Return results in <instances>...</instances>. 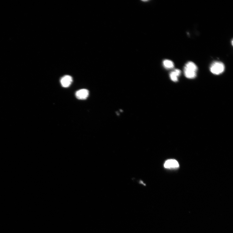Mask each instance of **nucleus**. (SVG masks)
Wrapping results in <instances>:
<instances>
[{
    "label": "nucleus",
    "instance_id": "1",
    "mask_svg": "<svg viewBox=\"0 0 233 233\" xmlns=\"http://www.w3.org/2000/svg\"><path fill=\"white\" fill-rule=\"evenodd\" d=\"M198 67L195 63L189 62L185 65L184 68V75L186 78L193 79L197 76Z\"/></svg>",
    "mask_w": 233,
    "mask_h": 233
},
{
    "label": "nucleus",
    "instance_id": "2",
    "mask_svg": "<svg viewBox=\"0 0 233 233\" xmlns=\"http://www.w3.org/2000/svg\"><path fill=\"white\" fill-rule=\"evenodd\" d=\"M225 65L219 61L213 62L210 68L212 74L215 75H220L225 70Z\"/></svg>",
    "mask_w": 233,
    "mask_h": 233
},
{
    "label": "nucleus",
    "instance_id": "3",
    "mask_svg": "<svg viewBox=\"0 0 233 233\" xmlns=\"http://www.w3.org/2000/svg\"><path fill=\"white\" fill-rule=\"evenodd\" d=\"M72 82V78L69 75H65L63 76L60 80L61 85L64 88L68 87L71 85Z\"/></svg>",
    "mask_w": 233,
    "mask_h": 233
},
{
    "label": "nucleus",
    "instance_id": "4",
    "mask_svg": "<svg viewBox=\"0 0 233 233\" xmlns=\"http://www.w3.org/2000/svg\"><path fill=\"white\" fill-rule=\"evenodd\" d=\"M88 91L85 89L80 90L76 93V97L79 99H86L88 98Z\"/></svg>",
    "mask_w": 233,
    "mask_h": 233
},
{
    "label": "nucleus",
    "instance_id": "5",
    "mask_svg": "<svg viewBox=\"0 0 233 233\" xmlns=\"http://www.w3.org/2000/svg\"><path fill=\"white\" fill-rule=\"evenodd\" d=\"M164 167L166 168H176L179 167V165L177 161L175 160L170 159L165 162Z\"/></svg>",
    "mask_w": 233,
    "mask_h": 233
},
{
    "label": "nucleus",
    "instance_id": "6",
    "mask_svg": "<svg viewBox=\"0 0 233 233\" xmlns=\"http://www.w3.org/2000/svg\"><path fill=\"white\" fill-rule=\"evenodd\" d=\"M181 71L179 69H175L170 74V77L171 80L174 82L178 81V78L181 74Z\"/></svg>",
    "mask_w": 233,
    "mask_h": 233
},
{
    "label": "nucleus",
    "instance_id": "7",
    "mask_svg": "<svg viewBox=\"0 0 233 233\" xmlns=\"http://www.w3.org/2000/svg\"><path fill=\"white\" fill-rule=\"evenodd\" d=\"M163 65L164 67L168 69H171L174 67L173 62L169 60H165L163 61Z\"/></svg>",
    "mask_w": 233,
    "mask_h": 233
}]
</instances>
